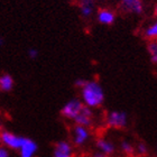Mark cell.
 <instances>
[{"mask_svg":"<svg viewBox=\"0 0 157 157\" xmlns=\"http://www.w3.org/2000/svg\"><path fill=\"white\" fill-rule=\"evenodd\" d=\"M81 90V101L91 109L100 108L105 102V94L102 85L95 80H86Z\"/></svg>","mask_w":157,"mask_h":157,"instance_id":"obj_1","label":"cell"},{"mask_svg":"<svg viewBox=\"0 0 157 157\" xmlns=\"http://www.w3.org/2000/svg\"><path fill=\"white\" fill-rule=\"evenodd\" d=\"M25 138L26 137L11 132L9 130H2V132L0 135V143L3 147L8 148L9 151H18L20 146L23 145Z\"/></svg>","mask_w":157,"mask_h":157,"instance_id":"obj_2","label":"cell"},{"mask_svg":"<svg viewBox=\"0 0 157 157\" xmlns=\"http://www.w3.org/2000/svg\"><path fill=\"white\" fill-rule=\"evenodd\" d=\"M105 124L112 129H124L128 124V115L124 111L119 110L108 112L105 116Z\"/></svg>","mask_w":157,"mask_h":157,"instance_id":"obj_3","label":"cell"},{"mask_svg":"<svg viewBox=\"0 0 157 157\" xmlns=\"http://www.w3.org/2000/svg\"><path fill=\"white\" fill-rule=\"evenodd\" d=\"M82 107H83V102L81 101V99L73 98L63 105L61 109V116L67 120L73 121L78 115V112L81 111Z\"/></svg>","mask_w":157,"mask_h":157,"instance_id":"obj_4","label":"cell"},{"mask_svg":"<svg viewBox=\"0 0 157 157\" xmlns=\"http://www.w3.org/2000/svg\"><path fill=\"white\" fill-rule=\"evenodd\" d=\"M90 138H91L90 128L81 124H74L72 129V145L76 147H83L84 145L88 144Z\"/></svg>","mask_w":157,"mask_h":157,"instance_id":"obj_5","label":"cell"},{"mask_svg":"<svg viewBox=\"0 0 157 157\" xmlns=\"http://www.w3.org/2000/svg\"><path fill=\"white\" fill-rule=\"evenodd\" d=\"M74 148L72 143L67 140H59L54 145L52 157H73Z\"/></svg>","mask_w":157,"mask_h":157,"instance_id":"obj_6","label":"cell"},{"mask_svg":"<svg viewBox=\"0 0 157 157\" xmlns=\"http://www.w3.org/2000/svg\"><path fill=\"white\" fill-rule=\"evenodd\" d=\"M93 119H94V112L93 109L89 108L86 105H83L81 111L78 112V115L74 119V124H81L84 127L90 128L93 124Z\"/></svg>","mask_w":157,"mask_h":157,"instance_id":"obj_7","label":"cell"},{"mask_svg":"<svg viewBox=\"0 0 157 157\" xmlns=\"http://www.w3.org/2000/svg\"><path fill=\"white\" fill-rule=\"evenodd\" d=\"M38 151V144L32 138L26 137L23 145L20 146L18 154L19 157H35Z\"/></svg>","mask_w":157,"mask_h":157,"instance_id":"obj_8","label":"cell"},{"mask_svg":"<svg viewBox=\"0 0 157 157\" xmlns=\"http://www.w3.org/2000/svg\"><path fill=\"white\" fill-rule=\"evenodd\" d=\"M95 147H97L99 153H101L105 156H111L116 151L115 144L105 137H100L95 140Z\"/></svg>","mask_w":157,"mask_h":157,"instance_id":"obj_9","label":"cell"},{"mask_svg":"<svg viewBox=\"0 0 157 157\" xmlns=\"http://www.w3.org/2000/svg\"><path fill=\"white\" fill-rule=\"evenodd\" d=\"M121 6L126 11L140 15L144 11V6L141 0H121Z\"/></svg>","mask_w":157,"mask_h":157,"instance_id":"obj_10","label":"cell"},{"mask_svg":"<svg viewBox=\"0 0 157 157\" xmlns=\"http://www.w3.org/2000/svg\"><path fill=\"white\" fill-rule=\"evenodd\" d=\"M97 18H98V21L102 25H105V26H110L115 23L116 20V15L115 13L110 9H100L98 11V15H97Z\"/></svg>","mask_w":157,"mask_h":157,"instance_id":"obj_11","label":"cell"},{"mask_svg":"<svg viewBox=\"0 0 157 157\" xmlns=\"http://www.w3.org/2000/svg\"><path fill=\"white\" fill-rule=\"evenodd\" d=\"M15 80L10 74L3 73L0 74V90L1 92H10L13 89Z\"/></svg>","mask_w":157,"mask_h":157,"instance_id":"obj_12","label":"cell"},{"mask_svg":"<svg viewBox=\"0 0 157 157\" xmlns=\"http://www.w3.org/2000/svg\"><path fill=\"white\" fill-rule=\"evenodd\" d=\"M78 7H80V13H81L82 17L89 18V17H91L92 13H93V10H94V2H93V0H80Z\"/></svg>","mask_w":157,"mask_h":157,"instance_id":"obj_13","label":"cell"},{"mask_svg":"<svg viewBox=\"0 0 157 157\" xmlns=\"http://www.w3.org/2000/svg\"><path fill=\"white\" fill-rule=\"evenodd\" d=\"M147 52L153 64H157V39H149L147 43Z\"/></svg>","mask_w":157,"mask_h":157,"instance_id":"obj_14","label":"cell"},{"mask_svg":"<svg viewBox=\"0 0 157 157\" xmlns=\"http://www.w3.org/2000/svg\"><path fill=\"white\" fill-rule=\"evenodd\" d=\"M120 151L127 156H131L135 154V146L129 140H121L120 143Z\"/></svg>","mask_w":157,"mask_h":157,"instance_id":"obj_15","label":"cell"},{"mask_svg":"<svg viewBox=\"0 0 157 157\" xmlns=\"http://www.w3.org/2000/svg\"><path fill=\"white\" fill-rule=\"evenodd\" d=\"M145 37L148 39H157V21L145 30Z\"/></svg>","mask_w":157,"mask_h":157,"instance_id":"obj_16","label":"cell"},{"mask_svg":"<svg viewBox=\"0 0 157 157\" xmlns=\"http://www.w3.org/2000/svg\"><path fill=\"white\" fill-rule=\"evenodd\" d=\"M135 153H137L139 156H145V155H147L148 153V147L147 145L145 144V143H139V144L135 147Z\"/></svg>","mask_w":157,"mask_h":157,"instance_id":"obj_17","label":"cell"},{"mask_svg":"<svg viewBox=\"0 0 157 157\" xmlns=\"http://www.w3.org/2000/svg\"><path fill=\"white\" fill-rule=\"evenodd\" d=\"M38 49L36 48H29L28 49V57H29L30 59H36L37 57H38Z\"/></svg>","mask_w":157,"mask_h":157,"instance_id":"obj_18","label":"cell"},{"mask_svg":"<svg viewBox=\"0 0 157 157\" xmlns=\"http://www.w3.org/2000/svg\"><path fill=\"white\" fill-rule=\"evenodd\" d=\"M0 157H10V151L8 148L3 147L2 145L0 146Z\"/></svg>","mask_w":157,"mask_h":157,"instance_id":"obj_19","label":"cell"},{"mask_svg":"<svg viewBox=\"0 0 157 157\" xmlns=\"http://www.w3.org/2000/svg\"><path fill=\"white\" fill-rule=\"evenodd\" d=\"M85 82H86V80H84V78H76L75 81H74V86L78 89H81L83 88V85L85 84Z\"/></svg>","mask_w":157,"mask_h":157,"instance_id":"obj_20","label":"cell"},{"mask_svg":"<svg viewBox=\"0 0 157 157\" xmlns=\"http://www.w3.org/2000/svg\"><path fill=\"white\" fill-rule=\"evenodd\" d=\"M92 157H109V156H105V155H103V154H101V153H99V151H97L94 155Z\"/></svg>","mask_w":157,"mask_h":157,"instance_id":"obj_21","label":"cell"},{"mask_svg":"<svg viewBox=\"0 0 157 157\" xmlns=\"http://www.w3.org/2000/svg\"><path fill=\"white\" fill-rule=\"evenodd\" d=\"M154 15L155 16H157V5L155 6V9H154Z\"/></svg>","mask_w":157,"mask_h":157,"instance_id":"obj_22","label":"cell"},{"mask_svg":"<svg viewBox=\"0 0 157 157\" xmlns=\"http://www.w3.org/2000/svg\"><path fill=\"white\" fill-rule=\"evenodd\" d=\"M2 45H3V39L1 38V37H0V47H1Z\"/></svg>","mask_w":157,"mask_h":157,"instance_id":"obj_23","label":"cell"},{"mask_svg":"<svg viewBox=\"0 0 157 157\" xmlns=\"http://www.w3.org/2000/svg\"><path fill=\"white\" fill-rule=\"evenodd\" d=\"M2 126H1V121H0V135H1V132H2Z\"/></svg>","mask_w":157,"mask_h":157,"instance_id":"obj_24","label":"cell"},{"mask_svg":"<svg viewBox=\"0 0 157 157\" xmlns=\"http://www.w3.org/2000/svg\"><path fill=\"white\" fill-rule=\"evenodd\" d=\"M0 94H1V90H0Z\"/></svg>","mask_w":157,"mask_h":157,"instance_id":"obj_25","label":"cell"}]
</instances>
